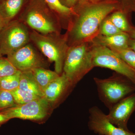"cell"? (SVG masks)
Returning <instances> with one entry per match:
<instances>
[{"label":"cell","mask_w":135,"mask_h":135,"mask_svg":"<svg viewBox=\"0 0 135 135\" xmlns=\"http://www.w3.org/2000/svg\"><path fill=\"white\" fill-rule=\"evenodd\" d=\"M88 126L90 130L98 135H135V133L122 129L109 121L107 114L97 106L90 108Z\"/></svg>","instance_id":"30bf717a"},{"label":"cell","mask_w":135,"mask_h":135,"mask_svg":"<svg viewBox=\"0 0 135 135\" xmlns=\"http://www.w3.org/2000/svg\"><path fill=\"white\" fill-rule=\"evenodd\" d=\"M18 19L42 34H60L62 29L58 17L50 8L40 3L32 4Z\"/></svg>","instance_id":"5b68a950"},{"label":"cell","mask_w":135,"mask_h":135,"mask_svg":"<svg viewBox=\"0 0 135 135\" xmlns=\"http://www.w3.org/2000/svg\"><path fill=\"white\" fill-rule=\"evenodd\" d=\"M130 39L129 35L125 32L112 36L98 34L90 42L94 46H104L110 49L128 48Z\"/></svg>","instance_id":"4fadbf2b"},{"label":"cell","mask_w":135,"mask_h":135,"mask_svg":"<svg viewBox=\"0 0 135 135\" xmlns=\"http://www.w3.org/2000/svg\"><path fill=\"white\" fill-rule=\"evenodd\" d=\"M119 5V10L127 13L135 12V0H115Z\"/></svg>","instance_id":"d4e9b609"},{"label":"cell","mask_w":135,"mask_h":135,"mask_svg":"<svg viewBox=\"0 0 135 135\" xmlns=\"http://www.w3.org/2000/svg\"></svg>","instance_id":"d6a6232c"},{"label":"cell","mask_w":135,"mask_h":135,"mask_svg":"<svg viewBox=\"0 0 135 135\" xmlns=\"http://www.w3.org/2000/svg\"><path fill=\"white\" fill-rule=\"evenodd\" d=\"M10 92L17 105L23 104L42 98L35 94L22 90L19 88Z\"/></svg>","instance_id":"ffe728a7"},{"label":"cell","mask_w":135,"mask_h":135,"mask_svg":"<svg viewBox=\"0 0 135 135\" xmlns=\"http://www.w3.org/2000/svg\"><path fill=\"white\" fill-rule=\"evenodd\" d=\"M51 108H52L51 105L43 97L23 104L17 105L1 112L7 115L10 119L18 118L41 121L48 116Z\"/></svg>","instance_id":"9c48e42d"},{"label":"cell","mask_w":135,"mask_h":135,"mask_svg":"<svg viewBox=\"0 0 135 135\" xmlns=\"http://www.w3.org/2000/svg\"><path fill=\"white\" fill-rule=\"evenodd\" d=\"M10 120L9 118L7 115L2 113L0 112V127Z\"/></svg>","instance_id":"4316f807"},{"label":"cell","mask_w":135,"mask_h":135,"mask_svg":"<svg viewBox=\"0 0 135 135\" xmlns=\"http://www.w3.org/2000/svg\"><path fill=\"white\" fill-rule=\"evenodd\" d=\"M73 9V15L65 33L69 47L91 41L99 34L103 20L119 10L115 1L94 3L82 0Z\"/></svg>","instance_id":"6da1fadb"},{"label":"cell","mask_w":135,"mask_h":135,"mask_svg":"<svg viewBox=\"0 0 135 135\" xmlns=\"http://www.w3.org/2000/svg\"><path fill=\"white\" fill-rule=\"evenodd\" d=\"M8 23L0 12V32Z\"/></svg>","instance_id":"83f0119b"},{"label":"cell","mask_w":135,"mask_h":135,"mask_svg":"<svg viewBox=\"0 0 135 135\" xmlns=\"http://www.w3.org/2000/svg\"><path fill=\"white\" fill-rule=\"evenodd\" d=\"M30 41L49 62L55 63V71L59 75L63 73L65 59L69 48L65 34H42L30 31Z\"/></svg>","instance_id":"7a4b0ae2"},{"label":"cell","mask_w":135,"mask_h":135,"mask_svg":"<svg viewBox=\"0 0 135 135\" xmlns=\"http://www.w3.org/2000/svg\"><path fill=\"white\" fill-rule=\"evenodd\" d=\"M109 15L101 22L99 27V34L105 36H112L123 32L114 25L110 19Z\"/></svg>","instance_id":"44dd1931"},{"label":"cell","mask_w":135,"mask_h":135,"mask_svg":"<svg viewBox=\"0 0 135 135\" xmlns=\"http://www.w3.org/2000/svg\"><path fill=\"white\" fill-rule=\"evenodd\" d=\"M92 59L90 42L70 46L65 59L63 73L75 86L94 68Z\"/></svg>","instance_id":"3957f363"},{"label":"cell","mask_w":135,"mask_h":135,"mask_svg":"<svg viewBox=\"0 0 135 135\" xmlns=\"http://www.w3.org/2000/svg\"><path fill=\"white\" fill-rule=\"evenodd\" d=\"M74 87L62 73L48 85L44 91V97L54 108L64 101Z\"/></svg>","instance_id":"7c38bea8"},{"label":"cell","mask_w":135,"mask_h":135,"mask_svg":"<svg viewBox=\"0 0 135 135\" xmlns=\"http://www.w3.org/2000/svg\"><path fill=\"white\" fill-rule=\"evenodd\" d=\"M24 1V0H5L0 4V12L8 23L19 13Z\"/></svg>","instance_id":"2e32d148"},{"label":"cell","mask_w":135,"mask_h":135,"mask_svg":"<svg viewBox=\"0 0 135 135\" xmlns=\"http://www.w3.org/2000/svg\"><path fill=\"white\" fill-rule=\"evenodd\" d=\"M29 27L19 20H12L0 32V52L8 56L30 42Z\"/></svg>","instance_id":"8992f818"},{"label":"cell","mask_w":135,"mask_h":135,"mask_svg":"<svg viewBox=\"0 0 135 135\" xmlns=\"http://www.w3.org/2000/svg\"><path fill=\"white\" fill-rule=\"evenodd\" d=\"M128 13L120 10H117L109 15L112 22L122 32L128 33L132 30L133 27L129 24L127 15Z\"/></svg>","instance_id":"ac0fdd59"},{"label":"cell","mask_w":135,"mask_h":135,"mask_svg":"<svg viewBox=\"0 0 135 135\" xmlns=\"http://www.w3.org/2000/svg\"><path fill=\"white\" fill-rule=\"evenodd\" d=\"M128 47L135 52V40L130 38L129 42Z\"/></svg>","instance_id":"f1b7e54d"},{"label":"cell","mask_w":135,"mask_h":135,"mask_svg":"<svg viewBox=\"0 0 135 135\" xmlns=\"http://www.w3.org/2000/svg\"><path fill=\"white\" fill-rule=\"evenodd\" d=\"M35 80L44 92L48 85L60 75L55 71L44 68H38L31 70Z\"/></svg>","instance_id":"e0dca14e"},{"label":"cell","mask_w":135,"mask_h":135,"mask_svg":"<svg viewBox=\"0 0 135 135\" xmlns=\"http://www.w3.org/2000/svg\"><path fill=\"white\" fill-rule=\"evenodd\" d=\"M88 1L90 2L97 3L102 2L108 1H115V0H88Z\"/></svg>","instance_id":"4dcf8cb0"},{"label":"cell","mask_w":135,"mask_h":135,"mask_svg":"<svg viewBox=\"0 0 135 135\" xmlns=\"http://www.w3.org/2000/svg\"><path fill=\"white\" fill-rule=\"evenodd\" d=\"M44 1L58 17L62 29L67 30L73 15V9L63 5L60 0Z\"/></svg>","instance_id":"5bb4252c"},{"label":"cell","mask_w":135,"mask_h":135,"mask_svg":"<svg viewBox=\"0 0 135 135\" xmlns=\"http://www.w3.org/2000/svg\"><path fill=\"white\" fill-rule=\"evenodd\" d=\"M16 105L10 92L0 89V112Z\"/></svg>","instance_id":"603a6c76"},{"label":"cell","mask_w":135,"mask_h":135,"mask_svg":"<svg viewBox=\"0 0 135 135\" xmlns=\"http://www.w3.org/2000/svg\"><path fill=\"white\" fill-rule=\"evenodd\" d=\"M82 0H60L61 3L67 7L73 8Z\"/></svg>","instance_id":"484cf974"},{"label":"cell","mask_w":135,"mask_h":135,"mask_svg":"<svg viewBox=\"0 0 135 135\" xmlns=\"http://www.w3.org/2000/svg\"><path fill=\"white\" fill-rule=\"evenodd\" d=\"M7 58L17 70L22 72L38 68H47L49 66V61L31 41L7 56Z\"/></svg>","instance_id":"ba28073f"},{"label":"cell","mask_w":135,"mask_h":135,"mask_svg":"<svg viewBox=\"0 0 135 135\" xmlns=\"http://www.w3.org/2000/svg\"><path fill=\"white\" fill-rule=\"evenodd\" d=\"M100 100L110 109L122 99L135 92V84L123 75L114 73L107 79L94 77Z\"/></svg>","instance_id":"277c9868"},{"label":"cell","mask_w":135,"mask_h":135,"mask_svg":"<svg viewBox=\"0 0 135 135\" xmlns=\"http://www.w3.org/2000/svg\"><path fill=\"white\" fill-rule=\"evenodd\" d=\"M131 38L135 40V27H133L132 30L128 33Z\"/></svg>","instance_id":"f546056e"},{"label":"cell","mask_w":135,"mask_h":135,"mask_svg":"<svg viewBox=\"0 0 135 135\" xmlns=\"http://www.w3.org/2000/svg\"><path fill=\"white\" fill-rule=\"evenodd\" d=\"M21 72L18 71L13 75L0 78V89L13 91L19 87Z\"/></svg>","instance_id":"d6986e66"},{"label":"cell","mask_w":135,"mask_h":135,"mask_svg":"<svg viewBox=\"0 0 135 135\" xmlns=\"http://www.w3.org/2000/svg\"><path fill=\"white\" fill-rule=\"evenodd\" d=\"M18 71L7 57H0V78L13 75Z\"/></svg>","instance_id":"cb8c5ba5"},{"label":"cell","mask_w":135,"mask_h":135,"mask_svg":"<svg viewBox=\"0 0 135 135\" xmlns=\"http://www.w3.org/2000/svg\"><path fill=\"white\" fill-rule=\"evenodd\" d=\"M119 56L128 65L135 70V52L128 48L110 49Z\"/></svg>","instance_id":"7402d4cb"},{"label":"cell","mask_w":135,"mask_h":135,"mask_svg":"<svg viewBox=\"0 0 135 135\" xmlns=\"http://www.w3.org/2000/svg\"><path fill=\"white\" fill-rule=\"evenodd\" d=\"M92 52L94 67L105 68L113 70L135 84V70L113 51L107 47L92 44Z\"/></svg>","instance_id":"52a82bcc"},{"label":"cell","mask_w":135,"mask_h":135,"mask_svg":"<svg viewBox=\"0 0 135 135\" xmlns=\"http://www.w3.org/2000/svg\"><path fill=\"white\" fill-rule=\"evenodd\" d=\"M18 88L41 97H44L43 91L36 82L31 71L21 72Z\"/></svg>","instance_id":"9a60e30c"},{"label":"cell","mask_w":135,"mask_h":135,"mask_svg":"<svg viewBox=\"0 0 135 135\" xmlns=\"http://www.w3.org/2000/svg\"><path fill=\"white\" fill-rule=\"evenodd\" d=\"M2 55H1V52H0V57H2Z\"/></svg>","instance_id":"1f68e13d"},{"label":"cell","mask_w":135,"mask_h":135,"mask_svg":"<svg viewBox=\"0 0 135 135\" xmlns=\"http://www.w3.org/2000/svg\"><path fill=\"white\" fill-rule=\"evenodd\" d=\"M109 110L107 116L111 123L122 129L129 130L128 121L135 111V92L122 99Z\"/></svg>","instance_id":"8fae6325"}]
</instances>
